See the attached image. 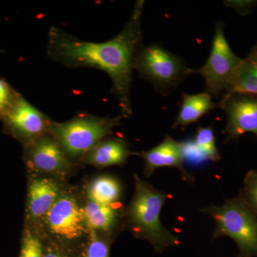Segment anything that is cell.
Listing matches in <instances>:
<instances>
[{"mask_svg":"<svg viewBox=\"0 0 257 257\" xmlns=\"http://www.w3.org/2000/svg\"><path fill=\"white\" fill-rule=\"evenodd\" d=\"M44 257H66L61 253L55 252L53 251H48L47 252L44 253Z\"/></svg>","mask_w":257,"mask_h":257,"instance_id":"25","label":"cell"},{"mask_svg":"<svg viewBox=\"0 0 257 257\" xmlns=\"http://www.w3.org/2000/svg\"><path fill=\"white\" fill-rule=\"evenodd\" d=\"M217 105L212 101L211 96L204 92L196 94H182V103L173 128L180 126L182 130L188 125L197 122L204 115L214 110Z\"/></svg>","mask_w":257,"mask_h":257,"instance_id":"14","label":"cell"},{"mask_svg":"<svg viewBox=\"0 0 257 257\" xmlns=\"http://www.w3.org/2000/svg\"><path fill=\"white\" fill-rule=\"evenodd\" d=\"M242 62V59L235 55L226 41L224 25L218 23L207 62L201 68L190 69L189 74L202 76L206 83L205 92L216 97L229 89Z\"/></svg>","mask_w":257,"mask_h":257,"instance_id":"5","label":"cell"},{"mask_svg":"<svg viewBox=\"0 0 257 257\" xmlns=\"http://www.w3.org/2000/svg\"><path fill=\"white\" fill-rule=\"evenodd\" d=\"M82 211L86 227L90 231H109L117 224L119 214L112 206L89 200Z\"/></svg>","mask_w":257,"mask_h":257,"instance_id":"16","label":"cell"},{"mask_svg":"<svg viewBox=\"0 0 257 257\" xmlns=\"http://www.w3.org/2000/svg\"><path fill=\"white\" fill-rule=\"evenodd\" d=\"M201 211L214 221V239L229 236L244 256L257 257V214L240 194L227 199L222 205L211 206Z\"/></svg>","mask_w":257,"mask_h":257,"instance_id":"4","label":"cell"},{"mask_svg":"<svg viewBox=\"0 0 257 257\" xmlns=\"http://www.w3.org/2000/svg\"><path fill=\"white\" fill-rule=\"evenodd\" d=\"M228 3V6L232 7L234 9L239 12L241 14L246 13V10L250 9L251 6L256 2L253 1H229L226 2Z\"/></svg>","mask_w":257,"mask_h":257,"instance_id":"23","label":"cell"},{"mask_svg":"<svg viewBox=\"0 0 257 257\" xmlns=\"http://www.w3.org/2000/svg\"><path fill=\"white\" fill-rule=\"evenodd\" d=\"M240 195L257 214V170L248 171L245 176L243 188Z\"/></svg>","mask_w":257,"mask_h":257,"instance_id":"19","label":"cell"},{"mask_svg":"<svg viewBox=\"0 0 257 257\" xmlns=\"http://www.w3.org/2000/svg\"><path fill=\"white\" fill-rule=\"evenodd\" d=\"M9 106V104H6L4 101L0 100V119H3Z\"/></svg>","mask_w":257,"mask_h":257,"instance_id":"24","label":"cell"},{"mask_svg":"<svg viewBox=\"0 0 257 257\" xmlns=\"http://www.w3.org/2000/svg\"><path fill=\"white\" fill-rule=\"evenodd\" d=\"M20 257H44L42 243L31 231H27L24 236Z\"/></svg>","mask_w":257,"mask_h":257,"instance_id":"20","label":"cell"},{"mask_svg":"<svg viewBox=\"0 0 257 257\" xmlns=\"http://www.w3.org/2000/svg\"><path fill=\"white\" fill-rule=\"evenodd\" d=\"M249 57H253V58L257 59V45L253 47L251 50V53L248 55Z\"/></svg>","mask_w":257,"mask_h":257,"instance_id":"26","label":"cell"},{"mask_svg":"<svg viewBox=\"0 0 257 257\" xmlns=\"http://www.w3.org/2000/svg\"><path fill=\"white\" fill-rule=\"evenodd\" d=\"M134 69L161 89L177 87L191 69L179 57L159 44L140 47L135 57Z\"/></svg>","mask_w":257,"mask_h":257,"instance_id":"6","label":"cell"},{"mask_svg":"<svg viewBox=\"0 0 257 257\" xmlns=\"http://www.w3.org/2000/svg\"><path fill=\"white\" fill-rule=\"evenodd\" d=\"M219 106L227 117L224 133L226 142L236 140L246 133L257 138V96L239 94L221 101Z\"/></svg>","mask_w":257,"mask_h":257,"instance_id":"10","label":"cell"},{"mask_svg":"<svg viewBox=\"0 0 257 257\" xmlns=\"http://www.w3.org/2000/svg\"><path fill=\"white\" fill-rule=\"evenodd\" d=\"M25 146V161L31 170L57 176L67 175L70 170L69 157L52 136L42 135Z\"/></svg>","mask_w":257,"mask_h":257,"instance_id":"8","label":"cell"},{"mask_svg":"<svg viewBox=\"0 0 257 257\" xmlns=\"http://www.w3.org/2000/svg\"><path fill=\"white\" fill-rule=\"evenodd\" d=\"M122 118L101 117L83 113L65 122L52 121L47 133L58 142L69 159L79 160L112 134Z\"/></svg>","mask_w":257,"mask_h":257,"instance_id":"3","label":"cell"},{"mask_svg":"<svg viewBox=\"0 0 257 257\" xmlns=\"http://www.w3.org/2000/svg\"><path fill=\"white\" fill-rule=\"evenodd\" d=\"M121 186L119 182L110 176H101L96 177L88 187L89 200L112 206L119 199Z\"/></svg>","mask_w":257,"mask_h":257,"instance_id":"17","label":"cell"},{"mask_svg":"<svg viewBox=\"0 0 257 257\" xmlns=\"http://www.w3.org/2000/svg\"><path fill=\"white\" fill-rule=\"evenodd\" d=\"M2 119L5 130L25 145L47 133L52 122L20 94L12 101Z\"/></svg>","mask_w":257,"mask_h":257,"instance_id":"7","label":"cell"},{"mask_svg":"<svg viewBox=\"0 0 257 257\" xmlns=\"http://www.w3.org/2000/svg\"><path fill=\"white\" fill-rule=\"evenodd\" d=\"M193 143L204 158L214 162L220 159V155L216 147L215 138L211 126H199L197 128L195 139Z\"/></svg>","mask_w":257,"mask_h":257,"instance_id":"18","label":"cell"},{"mask_svg":"<svg viewBox=\"0 0 257 257\" xmlns=\"http://www.w3.org/2000/svg\"><path fill=\"white\" fill-rule=\"evenodd\" d=\"M18 95V94L10 87L8 83L0 79V100L10 105Z\"/></svg>","mask_w":257,"mask_h":257,"instance_id":"22","label":"cell"},{"mask_svg":"<svg viewBox=\"0 0 257 257\" xmlns=\"http://www.w3.org/2000/svg\"><path fill=\"white\" fill-rule=\"evenodd\" d=\"M244 94L257 96V59L248 56L236 72L234 80L224 94V101L230 96Z\"/></svg>","mask_w":257,"mask_h":257,"instance_id":"15","label":"cell"},{"mask_svg":"<svg viewBox=\"0 0 257 257\" xmlns=\"http://www.w3.org/2000/svg\"><path fill=\"white\" fill-rule=\"evenodd\" d=\"M145 161V175L151 177L155 171L160 167H170L178 169L182 179L189 183H192L194 177L189 175L184 167V155L182 143L175 141L169 135H166L163 141L149 151L135 152Z\"/></svg>","mask_w":257,"mask_h":257,"instance_id":"11","label":"cell"},{"mask_svg":"<svg viewBox=\"0 0 257 257\" xmlns=\"http://www.w3.org/2000/svg\"><path fill=\"white\" fill-rule=\"evenodd\" d=\"M90 232L91 239L84 257H109V247L105 241L98 237L96 231Z\"/></svg>","mask_w":257,"mask_h":257,"instance_id":"21","label":"cell"},{"mask_svg":"<svg viewBox=\"0 0 257 257\" xmlns=\"http://www.w3.org/2000/svg\"><path fill=\"white\" fill-rule=\"evenodd\" d=\"M144 1H138L131 18L119 35L104 42L83 41L60 28L51 27L47 55L68 67H89L105 72L112 82L123 117L133 113L131 87L135 57L142 41L141 18Z\"/></svg>","mask_w":257,"mask_h":257,"instance_id":"1","label":"cell"},{"mask_svg":"<svg viewBox=\"0 0 257 257\" xmlns=\"http://www.w3.org/2000/svg\"><path fill=\"white\" fill-rule=\"evenodd\" d=\"M60 194V185L53 179H33L28 189L29 216L37 219L46 216Z\"/></svg>","mask_w":257,"mask_h":257,"instance_id":"12","label":"cell"},{"mask_svg":"<svg viewBox=\"0 0 257 257\" xmlns=\"http://www.w3.org/2000/svg\"><path fill=\"white\" fill-rule=\"evenodd\" d=\"M132 155L128 144L122 139L113 138L103 140L93 147L85 157L84 162L97 167L121 165Z\"/></svg>","mask_w":257,"mask_h":257,"instance_id":"13","label":"cell"},{"mask_svg":"<svg viewBox=\"0 0 257 257\" xmlns=\"http://www.w3.org/2000/svg\"><path fill=\"white\" fill-rule=\"evenodd\" d=\"M135 177V194L126 209L127 222L134 234L148 240L161 249L178 244L179 238L164 227L160 221L167 194L157 190L138 175Z\"/></svg>","mask_w":257,"mask_h":257,"instance_id":"2","label":"cell"},{"mask_svg":"<svg viewBox=\"0 0 257 257\" xmlns=\"http://www.w3.org/2000/svg\"><path fill=\"white\" fill-rule=\"evenodd\" d=\"M45 216L51 232L67 241L79 239L87 228L82 208L72 196L60 194Z\"/></svg>","mask_w":257,"mask_h":257,"instance_id":"9","label":"cell"}]
</instances>
